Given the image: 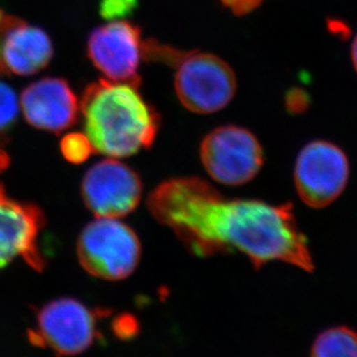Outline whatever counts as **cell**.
I'll list each match as a JSON object with an SVG mask.
<instances>
[{
    "label": "cell",
    "mask_w": 357,
    "mask_h": 357,
    "mask_svg": "<svg viewBox=\"0 0 357 357\" xmlns=\"http://www.w3.org/2000/svg\"><path fill=\"white\" fill-rule=\"evenodd\" d=\"M87 55L108 80L139 86L145 43L137 26L121 20L100 26L89 35Z\"/></svg>",
    "instance_id": "cell-8"
},
{
    "label": "cell",
    "mask_w": 357,
    "mask_h": 357,
    "mask_svg": "<svg viewBox=\"0 0 357 357\" xmlns=\"http://www.w3.org/2000/svg\"><path fill=\"white\" fill-rule=\"evenodd\" d=\"M148 208L197 257L241 252L255 269L280 261L314 271L291 204L229 199L201 178H176L150 194Z\"/></svg>",
    "instance_id": "cell-1"
},
{
    "label": "cell",
    "mask_w": 357,
    "mask_h": 357,
    "mask_svg": "<svg viewBox=\"0 0 357 357\" xmlns=\"http://www.w3.org/2000/svg\"><path fill=\"white\" fill-rule=\"evenodd\" d=\"M43 227L45 216L38 206L12 199L0 185V269L22 259L35 271H42L45 259L38 237Z\"/></svg>",
    "instance_id": "cell-10"
},
{
    "label": "cell",
    "mask_w": 357,
    "mask_h": 357,
    "mask_svg": "<svg viewBox=\"0 0 357 357\" xmlns=\"http://www.w3.org/2000/svg\"><path fill=\"white\" fill-rule=\"evenodd\" d=\"M80 265L94 278L120 281L130 276L141 259L137 234L117 218L96 217L77 243Z\"/></svg>",
    "instance_id": "cell-5"
},
{
    "label": "cell",
    "mask_w": 357,
    "mask_h": 357,
    "mask_svg": "<svg viewBox=\"0 0 357 357\" xmlns=\"http://www.w3.org/2000/svg\"><path fill=\"white\" fill-rule=\"evenodd\" d=\"M222 1L234 14L244 15L257 8L261 3L262 0H222Z\"/></svg>",
    "instance_id": "cell-17"
},
{
    "label": "cell",
    "mask_w": 357,
    "mask_h": 357,
    "mask_svg": "<svg viewBox=\"0 0 357 357\" xmlns=\"http://www.w3.org/2000/svg\"><path fill=\"white\" fill-rule=\"evenodd\" d=\"M61 149L66 160L76 164L86 160L93 153L92 146L89 144L86 136L79 132L66 135V137L63 138Z\"/></svg>",
    "instance_id": "cell-15"
},
{
    "label": "cell",
    "mask_w": 357,
    "mask_h": 357,
    "mask_svg": "<svg viewBox=\"0 0 357 357\" xmlns=\"http://www.w3.org/2000/svg\"><path fill=\"white\" fill-rule=\"evenodd\" d=\"M201 160L217 182L241 185L258 176L264 165V150L251 131L237 126H224L203 139Z\"/></svg>",
    "instance_id": "cell-7"
},
{
    "label": "cell",
    "mask_w": 357,
    "mask_h": 357,
    "mask_svg": "<svg viewBox=\"0 0 357 357\" xmlns=\"http://www.w3.org/2000/svg\"><path fill=\"white\" fill-rule=\"evenodd\" d=\"M349 172V160L342 149L331 142H310L296 159V190L306 206L325 208L344 192Z\"/></svg>",
    "instance_id": "cell-6"
},
{
    "label": "cell",
    "mask_w": 357,
    "mask_h": 357,
    "mask_svg": "<svg viewBox=\"0 0 357 357\" xmlns=\"http://www.w3.org/2000/svg\"><path fill=\"white\" fill-rule=\"evenodd\" d=\"M137 0H102L100 10L107 20H119L134 10Z\"/></svg>",
    "instance_id": "cell-16"
},
{
    "label": "cell",
    "mask_w": 357,
    "mask_h": 357,
    "mask_svg": "<svg viewBox=\"0 0 357 357\" xmlns=\"http://www.w3.org/2000/svg\"><path fill=\"white\" fill-rule=\"evenodd\" d=\"M351 57L354 69L356 70L357 73V34L355 36L354 41H353V45H351Z\"/></svg>",
    "instance_id": "cell-18"
},
{
    "label": "cell",
    "mask_w": 357,
    "mask_h": 357,
    "mask_svg": "<svg viewBox=\"0 0 357 357\" xmlns=\"http://www.w3.org/2000/svg\"><path fill=\"white\" fill-rule=\"evenodd\" d=\"M142 181L123 162L108 158L98 162L84 176L82 195L96 217L120 218L137 208Z\"/></svg>",
    "instance_id": "cell-9"
},
{
    "label": "cell",
    "mask_w": 357,
    "mask_h": 357,
    "mask_svg": "<svg viewBox=\"0 0 357 357\" xmlns=\"http://www.w3.org/2000/svg\"><path fill=\"white\" fill-rule=\"evenodd\" d=\"M52 40L41 28L0 10V76H31L52 61Z\"/></svg>",
    "instance_id": "cell-11"
},
{
    "label": "cell",
    "mask_w": 357,
    "mask_h": 357,
    "mask_svg": "<svg viewBox=\"0 0 357 357\" xmlns=\"http://www.w3.org/2000/svg\"><path fill=\"white\" fill-rule=\"evenodd\" d=\"M21 108L28 123L59 134L79 119L80 103L64 79L43 78L31 84L21 96Z\"/></svg>",
    "instance_id": "cell-12"
},
{
    "label": "cell",
    "mask_w": 357,
    "mask_h": 357,
    "mask_svg": "<svg viewBox=\"0 0 357 357\" xmlns=\"http://www.w3.org/2000/svg\"><path fill=\"white\" fill-rule=\"evenodd\" d=\"M310 357H357V332L348 326L330 327L313 341Z\"/></svg>",
    "instance_id": "cell-13"
},
{
    "label": "cell",
    "mask_w": 357,
    "mask_h": 357,
    "mask_svg": "<svg viewBox=\"0 0 357 357\" xmlns=\"http://www.w3.org/2000/svg\"><path fill=\"white\" fill-rule=\"evenodd\" d=\"M19 114V102L12 87L0 80V134L13 127Z\"/></svg>",
    "instance_id": "cell-14"
},
{
    "label": "cell",
    "mask_w": 357,
    "mask_h": 357,
    "mask_svg": "<svg viewBox=\"0 0 357 357\" xmlns=\"http://www.w3.org/2000/svg\"><path fill=\"white\" fill-rule=\"evenodd\" d=\"M103 317L102 310L91 309L77 299H55L38 310L28 337L31 344L59 356L82 354L101 337Z\"/></svg>",
    "instance_id": "cell-4"
},
{
    "label": "cell",
    "mask_w": 357,
    "mask_h": 357,
    "mask_svg": "<svg viewBox=\"0 0 357 357\" xmlns=\"http://www.w3.org/2000/svg\"><path fill=\"white\" fill-rule=\"evenodd\" d=\"M152 57L176 66V96L192 113H216L234 99L237 91L236 75L220 57L180 52L159 43L152 49Z\"/></svg>",
    "instance_id": "cell-3"
},
{
    "label": "cell",
    "mask_w": 357,
    "mask_h": 357,
    "mask_svg": "<svg viewBox=\"0 0 357 357\" xmlns=\"http://www.w3.org/2000/svg\"><path fill=\"white\" fill-rule=\"evenodd\" d=\"M138 87L100 79L85 89L80 114L93 153L123 158L155 142L160 119Z\"/></svg>",
    "instance_id": "cell-2"
}]
</instances>
